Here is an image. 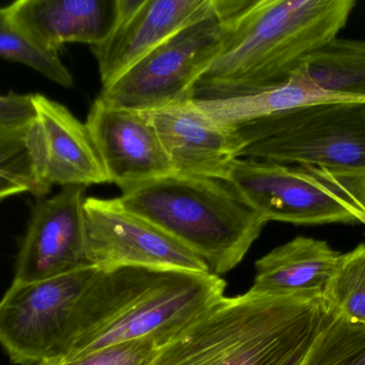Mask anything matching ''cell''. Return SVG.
Returning <instances> with one entry per match:
<instances>
[{"mask_svg": "<svg viewBox=\"0 0 365 365\" xmlns=\"http://www.w3.org/2000/svg\"><path fill=\"white\" fill-rule=\"evenodd\" d=\"M355 0H240L222 49L193 99L234 98L287 81L345 27Z\"/></svg>", "mask_w": 365, "mask_h": 365, "instance_id": "cell-1", "label": "cell"}, {"mask_svg": "<svg viewBox=\"0 0 365 365\" xmlns=\"http://www.w3.org/2000/svg\"><path fill=\"white\" fill-rule=\"evenodd\" d=\"M214 274L147 267L98 270L83 293L70 361L110 345L155 339L164 346L225 296Z\"/></svg>", "mask_w": 365, "mask_h": 365, "instance_id": "cell-2", "label": "cell"}, {"mask_svg": "<svg viewBox=\"0 0 365 365\" xmlns=\"http://www.w3.org/2000/svg\"><path fill=\"white\" fill-rule=\"evenodd\" d=\"M331 311L323 293L223 296L150 365H279L313 340Z\"/></svg>", "mask_w": 365, "mask_h": 365, "instance_id": "cell-3", "label": "cell"}, {"mask_svg": "<svg viewBox=\"0 0 365 365\" xmlns=\"http://www.w3.org/2000/svg\"><path fill=\"white\" fill-rule=\"evenodd\" d=\"M201 257L212 274L237 267L267 224L227 180L178 174L118 197Z\"/></svg>", "mask_w": 365, "mask_h": 365, "instance_id": "cell-4", "label": "cell"}, {"mask_svg": "<svg viewBox=\"0 0 365 365\" xmlns=\"http://www.w3.org/2000/svg\"><path fill=\"white\" fill-rule=\"evenodd\" d=\"M227 181L267 223L365 224V171L240 158Z\"/></svg>", "mask_w": 365, "mask_h": 365, "instance_id": "cell-5", "label": "cell"}, {"mask_svg": "<svg viewBox=\"0 0 365 365\" xmlns=\"http://www.w3.org/2000/svg\"><path fill=\"white\" fill-rule=\"evenodd\" d=\"M234 128L240 158L365 171V101L311 103Z\"/></svg>", "mask_w": 365, "mask_h": 365, "instance_id": "cell-6", "label": "cell"}, {"mask_svg": "<svg viewBox=\"0 0 365 365\" xmlns=\"http://www.w3.org/2000/svg\"><path fill=\"white\" fill-rule=\"evenodd\" d=\"M240 0H215L212 8L175 32L100 98L122 109L149 111L193 98V90L222 49Z\"/></svg>", "mask_w": 365, "mask_h": 365, "instance_id": "cell-7", "label": "cell"}, {"mask_svg": "<svg viewBox=\"0 0 365 365\" xmlns=\"http://www.w3.org/2000/svg\"><path fill=\"white\" fill-rule=\"evenodd\" d=\"M98 271L87 267L36 282L13 281L0 299V346L13 364L64 357L76 332L81 297Z\"/></svg>", "mask_w": 365, "mask_h": 365, "instance_id": "cell-8", "label": "cell"}, {"mask_svg": "<svg viewBox=\"0 0 365 365\" xmlns=\"http://www.w3.org/2000/svg\"><path fill=\"white\" fill-rule=\"evenodd\" d=\"M83 212L88 257L98 270L147 267L212 274L201 257L126 209L119 199L86 197Z\"/></svg>", "mask_w": 365, "mask_h": 365, "instance_id": "cell-9", "label": "cell"}, {"mask_svg": "<svg viewBox=\"0 0 365 365\" xmlns=\"http://www.w3.org/2000/svg\"><path fill=\"white\" fill-rule=\"evenodd\" d=\"M85 201V188L78 186L38 199L17 255L14 282H36L93 267L88 257Z\"/></svg>", "mask_w": 365, "mask_h": 365, "instance_id": "cell-10", "label": "cell"}, {"mask_svg": "<svg viewBox=\"0 0 365 365\" xmlns=\"http://www.w3.org/2000/svg\"><path fill=\"white\" fill-rule=\"evenodd\" d=\"M215 0H115L108 34L90 46L103 88L207 12Z\"/></svg>", "mask_w": 365, "mask_h": 365, "instance_id": "cell-11", "label": "cell"}, {"mask_svg": "<svg viewBox=\"0 0 365 365\" xmlns=\"http://www.w3.org/2000/svg\"><path fill=\"white\" fill-rule=\"evenodd\" d=\"M108 177L122 193L173 175V165L145 111L108 104L98 96L87 121Z\"/></svg>", "mask_w": 365, "mask_h": 365, "instance_id": "cell-12", "label": "cell"}, {"mask_svg": "<svg viewBox=\"0 0 365 365\" xmlns=\"http://www.w3.org/2000/svg\"><path fill=\"white\" fill-rule=\"evenodd\" d=\"M145 113L175 174L227 180L242 150L234 126L212 120L193 98Z\"/></svg>", "mask_w": 365, "mask_h": 365, "instance_id": "cell-13", "label": "cell"}, {"mask_svg": "<svg viewBox=\"0 0 365 365\" xmlns=\"http://www.w3.org/2000/svg\"><path fill=\"white\" fill-rule=\"evenodd\" d=\"M32 154L45 188L109 184L86 122L43 94H32Z\"/></svg>", "mask_w": 365, "mask_h": 365, "instance_id": "cell-14", "label": "cell"}, {"mask_svg": "<svg viewBox=\"0 0 365 365\" xmlns=\"http://www.w3.org/2000/svg\"><path fill=\"white\" fill-rule=\"evenodd\" d=\"M11 21L45 51H59L66 43L98 44L108 34L115 1L21 0L6 6Z\"/></svg>", "mask_w": 365, "mask_h": 365, "instance_id": "cell-15", "label": "cell"}, {"mask_svg": "<svg viewBox=\"0 0 365 365\" xmlns=\"http://www.w3.org/2000/svg\"><path fill=\"white\" fill-rule=\"evenodd\" d=\"M340 256L325 240L299 236L255 263L257 274L249 291L265 295L323 293Z\"/></svg>", "mask_w": 365, "mask_h": 365, "instance_id": "cell-16", "label": "cell"}, {"mask_svg": "<svg viewBox=\"0 0 365 365\" xmlns=\"http://www.w3.org/2000/svg\"><path fill=\"white\" fill-rule=\"evenodd\" d=\"M195 100L219 124L236 126L311 103L340 99L334 98L317 89L296 71L281 85L257 94L234 98Z\"/></svg>", "mask_w": 365, "mask_h": 365, "instance_id": "cell-17", "label": "cell"}, {"mask_svg": "<svg viewBox=\"0 0 365 365\" xmlns=\"http://www.w3.org/2000/svg\"><path fill=\"white\" fill-rule=\"evenodd\" d=\"M297 71L334 98L365 101V40L336 36L311 54Z\"/></svg>", "mask_w": 365, "mask_h": 365, "instance_id": "cell-18", "label": "cell"}, {"mask_svg": "<svg viewBox=\"0 0 365 365\" xmlns=\"http://www.w3.org/2000/svg\"><path fill=\"white\" fill-rule=\"evenodd\" d=\"M34 118L0 121V201L21 193L38 199L49 193L38 177L32 154L30 130Z\"/></svg>", "mask_w": 365, "mask_h": 365, "instance_id": "cell-19", "label": "cell"}, {"mask_svg": "<svg viewBox=\"0 0 365 365\" xmlns=\"http://www.w3.org/2000/svg\"><path fill=\"white\" fill-rule=\"evenodd\" d=\"M298 365H365L364 324L332 310Z\"/></svg>", "mask_w": 365, "mask_h": 365, "instance_id": "cell-20", "label": "cell"}, {"mask_svg": "<svg viewBox=\"0 0 365 365\" xmlns=\"http://www.w3.org/2000/svg\"><path fill=\"white\" fill-rule=\"evenodd\" d=\"M323 296L334 312L365 325V244L341 254Z\"/></svg>", "mask_w": 365, "mask_h": 365, "instance_id": "cell-21", "label": "cell"}, {"mask_svg": "<svg viewBox=\"0 0 365 365\" xmlns=\"http://www.w3.org/2000/svg\"><path fill=\"white\" fill-rule=\"evenodd\" d=\"M0 57L21 62L64 88L74 86L72 74L58 51H45L32 43L11 21L6 8H0Z\"/></svg>", "mask_w": 365, "mask_h": 365, "instance_id": "cell-22", "label": "cell"}, {"mask_svg": "<svg viewBox=\"0 0 365 365\" xmlns=\"http://www.w3.org/2000/svg\"><path fill=\"white\" fill-rule=\"evenodd\" d=\"M162 347L155 339H139L110 345L70 361H48L38 365H150Z\"/></svg>", "mask_w": 365, "mask_h": 365, "instance_id": "cell-23", "label": "cell"}, {"mask_svg": "<svg viewBox=\"0 0 365 365\" xmlns=\"http://www.w3.org/2000/svg\"><path fill=\"white\" fill-rule=\"evenodd\" d=\"M32 94H0V121H17L34 117Z\"/></svg>", "mask_w": 365, "mask_h": 365, "instance_id": "cell-24", "label": "cell"}, {"mask_svg": "<svg viewBox=\"0 0 365 365\" xmlns=\"http://www.w3.org/2000/svg\"><path fill=\"white\" fill-rule=\"evenodd\" d=\"M314 339V338H313ZM312 342V341H311ZM311 342H309L308 344L304 345V346L300 347L299 349L295 351V353L292 354L289 358L284 360L282 364L279 365H298L302 361V357H304V354H306L307 349H308L309 345L311 344Z\"/></svg>", "mask_w": 365, "mask_h": 365, "instance_id": "cell-25", "label": "cell"}]
</instances>
